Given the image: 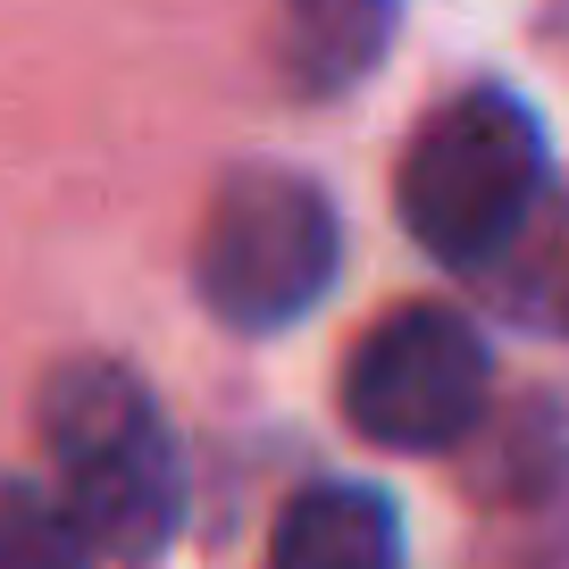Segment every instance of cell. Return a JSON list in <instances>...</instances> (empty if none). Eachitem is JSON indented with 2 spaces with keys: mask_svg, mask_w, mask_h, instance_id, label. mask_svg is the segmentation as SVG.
<instances>
[{
  "mask_svg": "<svg viewBox=\"0 0 569 569\" xmlns=\"http://www.w3.org/2000/svg\"><path fill=\"white\" fill-rule=\"evenodd\" d=\"M402 561V519L369 486H310L284 502L268 536V569H393Z\"/></svg>",
  "mask_w": 569,
  "mask_h": 569,
  "instance_id": "5b68a950",
  "label": "cell"
},
{
  "mask_svg": "<svg viewBox=\"0 0 569 569\" xmlns=\"http://www.w3.org/2000/svg\"><path fill=\"white\" fill-rule=\"evenodd\" d=\"M336 277V210L319 184L284 177V168H243L227 193L201 210L193 234V284L210 319L268 336L293 327Z\"/></svg>",
  "mask_w": 569,
  "mask_h": 569,
  "instance_id": "3957f363",
  "label": "cell"
},
{
  "mask_svg": "<svg viewBox=\"0 0 569 569\" xmlns=\"http://www.w3.org/2000/svg\"><path fill=\"white\" fill-rule=\"evenodd\" d=\"M92 545L76 528V511L59 502V486L0 478V569H84Z\"/></svg>",
  "mask_w": 569,
  "mask_h": 569,
  "instance_id": "52a82bcc",
  "label": "cell"
},
{
  "mask_svg": "<svg viewBox=\"0 0 569 569\" xmlns=\"http://www.w3.org/2000/svg\"><path fill=\"white\" fill-rule=\"evenodd\" d=\"M393 0H284L277 9V59L302 92H343L386 59Z\"/></svg>",
  "mask_w": 569,
  "mask_h": 569,
  "instance_id": "8992f818",
  "label": "cell"
},
{
  "mask_svg": "<svg viewBox=\"0 0 569 569\" xmlns=\"http://www.w3.org/2000/svg\"><path fill=\"white\" fill-rule=\"evenodd\" d=\"M343 410L386 452H445L486 410V343L452 310H393L343 369Z\"/></svg>",
  "mask_w": 569,
  "mask_h": 569,
  "instance_id": "277c9868",
  "label": "cell"
},
{
  "mask_svg": "<svg viewBox=\"0 0 569 569\" xmlns=\"http://www.w3.org/2000/svg\"><path fill=\"white\" fill-rule=\"evenodd\" d=\"M42 445L59 469V502L76 511L92 561H160L184 519V469L160 427V402L109 360H76L42 386Z\"/></svg>",
  "mask_w": 569,
  "mask_h": 569,
  "instance_id": "6da1fadb",
  "label": "cell"
},
{
  "mask_svg": "<svg viewBox=\"0 0 569 569\" xmlns=\"http://www.w3.org/2000/svg\"><path fill=\"white\" fill-rule=\"evenodd\" d=\"M545 184V134L511 92H461L402 151V227L436 260H486L511 243Z\"/></svg>",
  "mask_w": 569,
  "mask_h": 569,
  "instance_id": "7a4b0ae2",
  "label": "cell"
}]
</instances>
